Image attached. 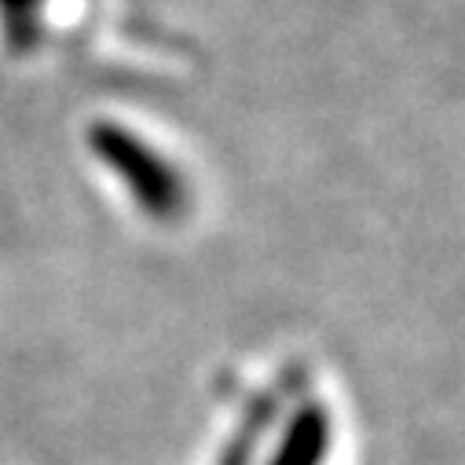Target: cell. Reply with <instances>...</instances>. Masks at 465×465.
I'll use <instances>...</instances> for the list:
<instances>
[{
    "instance_id": "obj_1",
    "label": "cell",
    "mask_w": 465,
    "mask_h": 465,
    "mask_svg": "<svg viewBox=\"0 0 465 465\" xmlns=\"http://www.w3.org/2000/svg\"><path fill=\"white\" fill-rule=\"evenodd\" d=\"M88 147L99 154V162L125 183L133 202L154 216V220H180L191 205V187L183 173L154 151L147 140H140L133 129L99 122L88 129Z\"/></svg>"
}]
</instances>
